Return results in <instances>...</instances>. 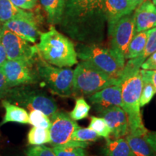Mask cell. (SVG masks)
Segmentation results:
<instances>
[{
    "label": "cell",
    "mask_w": 156,
    "mask_h": 156,
    "mask_svg": "<svg viewBox=\"0 0 156 156\" xmlns=\"http://www.w3.org/2000/svg\"><path fill=\"white\" fill-rule=\"evenodd\" d=\"M106 23L104 0H66L58 25L79 44H98L104 40Z\"/></svg>",
    "instance_id": "1"
},
{
    "label": "cell",
    "mask_w": 156,
    "mask_h": 156,
    "mask_svg": "<svg viewBox=\"0 0 156 156\" xmlns=\"http://www.w3.org/2000/svg\"><path fill=\"white\" fill-rule=\"evenodd\" d=\"M36 46L40 57L51 65L71 67L78 62L73 42L53 25L47 32L41 33L39 43Z\"/></svg>",
    "instance_id": "2"
},
{
    "label": "cell",
    "mask_w": 156,
    "mask_h": 156,
    "mask_svg": "<svg viewBox=\"0 0 156 156\" xmlns=\"http://www.w3.org/2000/svg\"><path fill=\"white\" fill-rule=\"evenodd\" d=\"M122 87V108L128 117L129 133L146 135L147 129L142 122L140 98L143 87L140 71L121 83Z\"/></svg>",
    "instance_id": "3"
},
{
    "label": "cell",
    "mask_w": 156,
    "mask_h": 156,
    "mask_svg": "<svg viewBox=\"0 0 156 156\" xmlns=\"http://www.w3.org/2000/svg\"><path fill=\"white\" fill-rule=\"evenodd\" d=\"M75 49L80 59L90 62L119 82L125 59L117 55L112 49L105 47L101 44H78Z\"/></svg>",
    "instance_id": "4"
},
{
    "label": "cell",
    "mask_w": 156,
    "mask_h": 156,
    "mask_svg": "<svg viewBox=\"0 0 156 156\" xmlns=\"http://www.w3.org/2000/svg\"><path fill=\"white\" fill-rule=\"evenodd\" d=\"M119 84L88 62L82 61L74 70V97H89L110 85Z\"/></svg>",
    "instance_id": "5"
},
{
    "label": "cell",
    "mask_w": 156,
    "mask_h": 156,
    "mask_svg": "<svg viewBox=\"0 0 156 156\" xmlns=\"http://www.w3.org/2000/svg\"><path fill=\"white\" fill-rule=\"evenodd\" d=\"M5 99L25 110H38L51 118L58 112V106L52 97L33 85L12 87Z\"/></svg>",
    "instance_id": "6"
},
{
    "label": "cell",
    "mask_w": 156,
    "mask_h": 156,
    "mask_svg": "<svg viewBox=\"0 0 156 156\" xmlns=\"http://www.w3.org/2000/svg\"><path fill=\"white\" fill-rule=\"evenodd\" d=\"M36 64L40 81L45 83L51 92L60 97H74L73 69L51 65L39 55Z\"/></svg>",
    "instance_id": "7"
},
{
    "label": "cell",
    "mask_w": 156,
    "mask_h": 156,
    "mask_svg": "<svg viewBox=\"0 0 156 156\" xmlns=\"http://www.w3.org/2000/svg\"><path fill=\"white\" fill-rule=\"evenodd\" d=\"M38 57V56H37ZM36 58L33 60H8L2 66L9 87L34 85L40 82L37 72Z\"/></svg>",
    "instance_id": "8"
},
{
    "label": "cell",
    "mask_w": 156,
    "mask_h": 156,
    "mask_svg": "<svg viewBox=\"0 0 156 156\" xmlns=\"http://www.w3.org/2000/svg\"><path fill=\"white\" fill-rule=\"evenodd\" d=\"M51 124L49 128L51 141L53 147L59 145H73L86 148L87 142H77L72 140V136L79 125L64 112H57L51 117Z\"/></svg>",
    "instance_id": "9"
},
{
    "label": "cell",
    "mask_w": 156,
    "mask_h": 156,
    "mask_svg": "<svg viewBox=\"0 0 156 156\" xmlns=\"http://www.w3.org/2000/svg\"><path fill=\"white\" fill-rule=\"evenodd\" d=\"M109 48L120 57L125 59L128 46L135 34L134 12L116 21L107 29Z\"/></svg>",
    "instance_id": "10"
},
{
    "label": "cell",
    "mask_w": 156,
    "mask_h": 156,
    "mask_svg": "<svg viewBox=\"0 0 156 156\" xmlns=\"http://www.w3.org/2000/svg\"><path fill=\"white\" fill-rule=\"evenodd\" d=\"M0 40L8 60H33L38 55L36 46H31L3 25L0 27Z\"/></svg>",
    "instance_id": "11"
},
{
    "label": "cell",
    "mask_w": 156,
    "mask_h": 156,
    "mask_svg": "<svg viewBox=\"0 0 156 156\" xmlns=\"http://www.w3.org/2000/svg\"><path fill=\"white\" fill-rule=\"evenodd\" d=\"M3 26L32 44H35L38 41L41 34L36 17L34 13L30 12L4 23Z\"/></svg>",
    "instance_id": "12"
},
{
    "label": "cell",
    "mask_w": 156,
    "mask_h": 156,
    "mask_svg": "<svg viewBox=\"0 0 156 156\" xmlns=\"http://www.w3.org/2000/svg\"><path fill=\"white\" fill-rule=\"evenodd\" d=\"M98 114L106 121L114 139L124 137L128 134V117L122 107H110L103 109Z\"/></svg>",
    "instance_id": "13"
},
{
    "label": "cell",
    "mask_w": 156,
    "mask_h": 156,
    "mask_svg": "<svg viewBox=\"0 0 156 156\" xmlns=\"http://www.w3.org/2000/svg\"><path fill=\"white\" fill-rule=\"evenodd\" d=\"M87 98L97 113L110 107H122V99L121 84H116L105 87Z\"/></svg>",
    "instance_id": "14"
},
{
    "label": "cell",
    "mask_w": 156,
    "mask_h": 156,
    "mask_svg": "<svg viewBox=\"0 0 156 156\" xmlns=\"http://www.w3.org/2000/svg\"><path fill=\"white\" fill-rule=\"evenodd\" d=\"M136 7L131 0H104L107 29L110 28L122 17L133 12Z\"/></svg>",
    "instance_id": "15"
},
{
    "label": "cell",
    "mask_w": 156,
    "mask_h": 156,
    "mask_svg": "<svg viewBox=\"0 0 156 156\" xmlns=\"http://www.w3.org/2000/svg\"><path fill=\"white\" fill-rule=\"evenodd\" d=\"M135 34L156 27V7L150 0H145L134 12Z\"/></svg>",
    "instance_id": "16"
},
{
    "label": "cell",
    "mask_w": 156,
    "mask_h": 156,
    "mask_svg": "<svg viewBox=\"0 0 156 156\" xmlns=\"http://www.w3.org/2000/svg\"><path fill=\"white\" fill-rule=\"evenodd\" d=\"M2 105L5 108V114L0 126L9 122L29 124V114L25 108L10 103L6 99H2Z\"/></svg>",
    "instance_id": "17"
},
{
    "label": "cell",
    "mask_w": 156,
    "mask_h": 156,
    "mask_svg": "<svg viewBox=\"0 0 156 156\" xmlns=\"http://www.w3.org/2000/svg\"><path fill=\"white\" fill-rule=\"evenodd\" d=\"M125 139L134 156H156L153 148L148 143L145 135L128 133Z\"/></svg>",
    "instance_id": "18"
},
{
    "label": "cell",
    "mask_w": 156,
    "mask_h": 156,
    "mask_svg": "<svg viewBox=\"0 0 156 156\" xmlns=\"http://www.w3.org/2000/svg\"><path fill=\"white\" fill-rule=\"evenodd\" d=\"M66 0H41L44 7L48 22L54 25H58L61 22L63 17Z\"/></svg>",
    "instance_id": "19"
},
{
    "label": "cell",
    "mask_w": 156,
    "mask_h": 156,
    "mask_svg": "<svg viewBox=\"0 0 156 156\" xmlns=\"http://www.w3.org/2000/svg\"><path fill=\"white\" fill-rule=\"evenodd\" d=\"M106 156H134L125 138L106 139L104 147Z\"/></svg>",
    "instance_id": "20"
},
{
    "label": "cell",
    "mask_w": 156,
    "mask_h": 156,
    "mask_svg": "<svg viewBox=\"0 0 156 156\" xmlns=\"http://www.w3.org/2000/svg\"><path fill=\"white\" fill-rule=\"evenodd\" d=\"M147 39V30L134 34L128 46L125 59H131L141 55Z\"/></svg>",
    "instance_id": "21"
},
{
    "label": "cell",
    "mask_w": 156,
    "mask_h": 156,
    "mask_svg": "<svg viewBox=\"0 0 156 156\" xmlns=\"http://www.w3.org/2000/svg\"><path fill=\"white\" fill-rule=\"evenodd\" d=\"M27 13L28 12L16 7L10 0H0V23H5Z\"/></svg>",
    "instance_id": "22"
},
{
    "label": "cell",
    "mask_w": 156,
    "mask_h": 156,
    "mask_svg": "<svg viewBox=\"0 0 156 156\" xmlns=\"http://www.w3.org/2000/svg\"><path fill=\"white\" fill-rule=\"evenodd\" d=\"M28 143L30 145H42L50 143V132L48 129L33 126L28 134Z\"/></svg>",
    "instance_id": "23"
},
{
    "label": "cell",
    "mask_w": 156,
    "mask_h": 156,
    "mask_svg": "<svg viewBox=\"0 0 156 156\" xmlns=\"http://www.w3.org/2000/svg\"><path fill=\"white\" fill-rule=\"evenodd\" d=\"M90 106L85 100L84 97H77L76 98L75 107L69 114L74 121H79L87 118L89 115Z\"/></svg>",
    "instance_id": "24"
},
{
    "label": "cell",
    "mask_w": 156,
    "mask_h": 156,
    "mask_svg": "<svg viewBox=\"0 0 156 156\" xmlns=\"http://www.w3.org/2000/svg\"><path fill=\"white\" fill-rule=\"evenodd\" d=\"M142 63H143V62L142 61L140 57L129 59L126 64H124L122 75H121L119 79V83L121 84L122 81L125 80L127 78L132 77V76L139 73Z\"/></svg>",
    "instance_id": "25"
},
{
    "label": "cell",
    "mask_w": 156,
    "mask_h": 156,
    "mask_svg": "<svg viewBox=\"0 0 156 156\" xmlns=\"http://www.w3.org/2000/svg\"><path fill=\"white\" fill-rule=\"evenodd\" d=\"M89 128L93 129L99 136L108 139L111 135V129L102 117L91 116Z\"/></svg>",
    "instance_id": "26"
},
{
    "label": "cell",
    "mask_w": 156,
    "mask_h": 156,
    "mask_svg": "<svg viewBox=\"0 0 156 156\" xmlns=\"http://www.w3.org/2000/svg\"><path fill=\"white\" fill-rule=\"evenodd\" d=\"M29 124L36 127L49 129L51 122L49 117L44 113L38 110H32L29 114Z\"/></svg>",
    "instance_id": "27"
},
{
    "label": "cell",
    "mask_w": 156,
    "mask_h": 156,
    "mask_svg": "<svg viewBox=\"0 0 156 156\" xmlns=\"http://www.w3.org/2000/svg\"><path fill=\"white\" fill-rule=\"evenodd\" d=\"M56 156H87L85 148L73 145H59L53 147Z\"/></svg>",
    "instance_id": "28"
},
{
    "label": "cell",
    "mask_w": 156,
    "mask_h": 156,
    "mask_svg": "<svg viewBox=\"0 0 156 156\" xmlns=\"http://www.w3.org/2000/svg\"><path fill=\"white\" fill-rule=\"evenodd\" d=\"M99 138V136L90 128H84L79 126L74 132L72 136V140L77 142H95Z\"/></svg>",
    "instance_id": "29"
},
{
    "label": "cell",
    "mask_w": 156,
    "mask_h": 156,
    "mask_svg": "<svg viewBox=\"0 0 156 156\" xmlns=\"http://www.w3.org/2000/svg\"><path fill=\"white\" fill-rule=\"evenodd\" d=\"M156 51V27L147 30V39L145 48L141 55L138 57L144 62L148 56Z\"/></svg>",
    "instance_id": "30"
},
{
    "label": "cell",
    "mask_w": 156,
    "mask_h": 156,
    "mask_svg": "<svg viewBox=\"0 0 156 156\" xmlns=\"http://www.w3.org/2000/svg\"><path fill=\"white\" fill-rule=\"evenodd\" d=\"M156 93L155 87L149 83H143V87L140 98V106L143 107L151 102Z\"/></svg>",
    "instance_id": "31"
},
{
    "label": "cell",
    "mask_w": 156,
    "mask_h": 156,
    "mask_svg": "<svg viewBox=\"0 0 156 156\" xmlns=\"http://www.w3.org/2000/svg\"><path fill=\"white\" fill-rule=\"evenodd\" d=\"M26 156H56L53 149L44 145L33 146L25 151Z\"/></svg>",
    "instance_id": "32"
},
{
    "label": "cell",
    "mask_w": 156,
    "mask_h": 156,
    "mask_svg": "<svg viewBox=\"0 0 156 156\" xmlns=\"http://www.w3.org/2000/svg\"><path fill=\"white\" fill-rule=\"evenodd\" d=\"M140 73H141L143 83L152 84L156 90V70L141 69Z\"/></svg>",
    "instance_id": "33"
},
{
    "label": "cell",
    "mask_w": 156,
    "mask_h": 156,
    "mask_svg": "<svg viewBox=\"0 0 156 156\" xmlns=\"http://www.w3.org/2000/svg\"><path fill=\"white\" fill-rule=\"evenodd\" d=\"M9 90H10V87L7 84V80L2 70L0 68V100L5 99L7 97Z\"/></svg>",
    "instance_id": "34"
},
{
    "label": "cell",
    "mask_w": 156,
    "mask_h": 156,
    "mask_svg": "<svg viewBox=\"0 0 156 156\" xmlns=\"http://www.w3.org/2000/svg\"><path fill=\"white\" fill-rule=\"evenodd\" d=\"M16 7L22 9H31L36 6L37 0H10Z\"/></svg>",
    "instance_id": "35"
},
{
    "label": "cell",
    "mask_w": 156,
    "mask_h": 156,
    "mask_svg": "<svg viewBox=\"0 0 156 156\" xmlns=\"http://www.w3.org/2000/svg\"><path fill=\"white\" fill-rule=\"evenodd\" d=\"M142 69L156 70V51L146 58L141 65Z\"/></svg>",
    "instance_id": "36"
},
{
    "label": "cell",
    "mask_w": 156,
    "mask_h": 156,
    "mask_svg": "<svg viewBox=\"0 0 156 156\" xmlns=\"http://www.w3.org/2000/svg\"><path fill=\"white\" fill-rule=\"evenodd\" d=\"M145 138L156 154V132H148Z\"/></svg>",
    "instance_id": "37"
},
{
    "label": "cell",
    "mask_w": 156,
    "mask_h": 156,
    "mask_svg": "<svg viewBox=\"0 0 156 156\" xmlns=\"http://www.w3.org/2000/svg\"><path fill=\"white\" fill-rule=\"evenodd\" d=\"M7 60V54L2 44L1 40H0V67L5 63V62Z\"/></svg>",
    "instance_id": "38"
},
{
    "label": "cell",
    "mask_w": 156,
    "mask_h": 156,
    "mask_svg": "<svg viewBox=\"0 0 156 156\" xmlns=\"http://www.w3.org/2000/svg\"><path fill=\"white\" fill-rule=\"evenodd\" d=\"M131 1L133 2L135 4L136 6H139L140 4L143 2L145 1V0H131Z\"/></svg>",
    "instance_id": "39"
},
{
    "label": "cell",
    "mask_w": 156,
    "mask_h": 156,
    "mask_svg": "<svg viewBox=\"0 0 156 156\" xmlns=\"http://www.w3.org/2000/svg\"><path fill=\"white\" fill-rule=\"evenodd\" d=\"M152 2H153V5L156 7V0H152Z\"/></svg>",
    "instance_id": "40"
}]
</instances>
